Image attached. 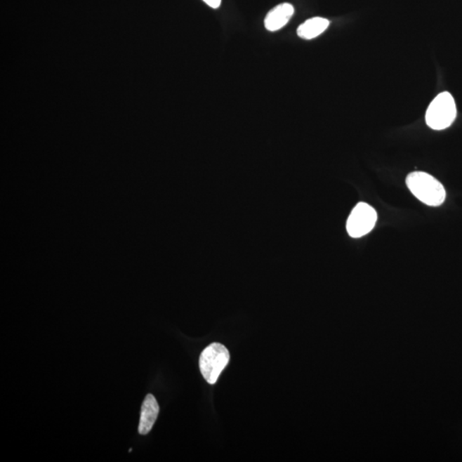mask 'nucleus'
<instances>
[{
	"instance_id": "f257e3e1",
	"label": "nucleus",
	"mask_w": 462,
	"mask_h": 462,
	"mask_svg": "<svg viewBox=\"0 0 462 462\" xmlns=\"http://www.w3.org/2000/svg\"><path fill=\"white\" fill-rule=\"evenodd\" d=\"M407 186L418 201L429 206H440L445 202L446 190L432 175L414 171L406 179Z\"/></svg>"
},
{
	"instance_id": "f03ea898",
	"label": "nucleus",
	"mask_w": 462,
	"mask_h": 462,
	"mask_svg": "<svg viewBox=\"0 0 462 462\" xmlns=\"http://www.w3.org/2000/svg\"><path fill=\"white\" fill-rule=\"evenodd\" d=\"M457 116L456 101L449 92H442L430 104L425 113V122L434 131L451 126Z\"/></svg>"
},
{
	"instance_id": "7ed1b4c3",
	"label": "nucleus",
	"mask_w": 462,
	"mask_h": 462,
	"mask_svg": "<svg viewBox=\"0 0 462 462\" xmlns=\"http://www.w3.org/2000/svg\"><path fill=\"white\" fill-rule=\"evenodd\" d=\"M230 355L227 348L221 343H213L206 347L199 356V370L210 385L218 381L225 367L228 365Z\"/></svg>"
},
{
	"instance_id": "20e7f679",
	"label": "nucleus",
	"mask_w": 462,
	"mask_h": 462,
	"mask_svg": "<svg viewBox=\"0 0 462 462\" xmlns=\"http://www.w3.org/2000/svg\"><path fill=\"white\" fill-rule=\"evenodd\" d=\"M377 220V211L374 207L359 202L348 216L346 225L348 234L353 238L366 236L374 230Z\"/></svg>"
},
{
	"instance_id": "39448f33",
	"label": "nucleus",
	"mask_w": 462,
	"mask_h": 462,
	"mask_svg": "<svg viewBox=\"0 0 462 462\" xmlns=\"http://www.w3.org/2000/svg\"><path fill=\"white\" fill-rule=\"evenodd\" d=\"M295 13V8L289 3H283L274 7L269 11L265 19V27L268 31H275L283 29L291 20Z\"/></svg>"
},
{
	"instance_id": "423d86ee",
	"label": "nucleus",
	"mask_w": 462,
	"mask_h": 462,
	"mask_svg": "<svg viewBox=\"0 0 462 462\" xmlns=\"http://www.w3.org/2000/svg\"><path fill=\"white\" fill-rule=\"evenodd\" d=\"M159 413L158 402L154 395L150 394L145 397L140 411L139 424V433L140 435H147L154 426Z\"/></svg>"
},
{
	"instance_id": "0eeeda50",
	"label": "nucleus",
	"mask_w": 462,
	"mask_h": 462,
	"mask_svg": "<svg viewBox=\"0 0 462 462\" xmlns=\"http://www.w3.org/2000/svg\"><path fill=\"white\" fill-rule=\"evenodd\" d=\"M330 25V21L323 18H312L304 22L297 29V35L304 40H312L319 37Z\"/></svg>"
},
{
	"instance_id": "6e6552de",
	"label": "nucleus",
	"mask_w": 462,
	"mask_h": 462,
	"mask_svg": "<svg viewBox=\"0 0 462 462\" xmlns=\"http://www.w3.org/2000/svg\"><path fill=\"white\" fill-rule=\"evenodd\" d=\"M207 6L213 8V9H218L221 6L222 0H203Z\"/></svg>"
}]
</instances>
